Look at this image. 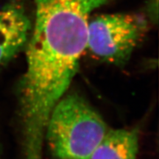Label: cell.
Masks as SVG:
<instances>
[{
    "mask_svg": "<svg viewBox=\"0 0 159 159\" xmlns=\"http://www.w3.org/2000/svg\"><path fill=\"white\" fill-rule=\"evenodd\" d=\"M138 151L136 129L108 130L90 159H137Z\"/></svg>",
    "mask_w": 159,
    "mask_h": 159,
    "instance_id": "277c9868",
    "label": "cell"
},
{
    "mask_svg": "<svg viewBox=\"0 0 159 159\" xmlns=\"http://www.w3.org/2000/svg\"><path fill=\"white\" fill-rule=\"evenodd\" d=\"M150 25L142 12L93 15L89 21L86 51L100 61L125 65L146 36Z\"/></svg>",
    "mask_w": 159,
    "mask_h": 159,
    "instance_id": "7a4b0ae2",
    "label": "cell"
},
{
    "mask_svg": "<svg viewBox=\"0 0 159 159\" xmlns=\"http://www.w3.org/2000/svg\"><path fill=\"white\" fill-rule=\"evenodd\" d=\"M142 13L148 18L150 24L156 25L158 20V0H146Z\"/></svg>",
    "mask_w": 159,
    "mask_h": 159,
    "instance_id": "5b68a950",
    "label": "cell"
},
{
    "mask_svg": "<svg viewBox=\"0 0 159 159\" xmlns=\"http://www.w3.org/2000/svg\"><path fill=\"white\" fill-rule=\"evenodd\" d=\"M109 130L98 113L82 97L63 95L49 115L45 139L58 159H90Z\"/></svg>",
    "mask_w": 159,
    "mask_h": 159,
    "instance_id": "6da1fadb",
    "label": "cell"
},
{
    "mask_svg": "<svg viewBox=\"0 0 159 159\" xmlns=\"http://www.w3.org/2000/svg\"><path fill=\"white\" fill-rule=\"evenodd\" d=\"M33 16L24 0H8L0 7V67L26 48Z\"/></svg>",
    "mask_w": 159,
    "mask_h": 159,
    "instance_id": "3957f363",
    "label": "cell"
}]
</instances>
